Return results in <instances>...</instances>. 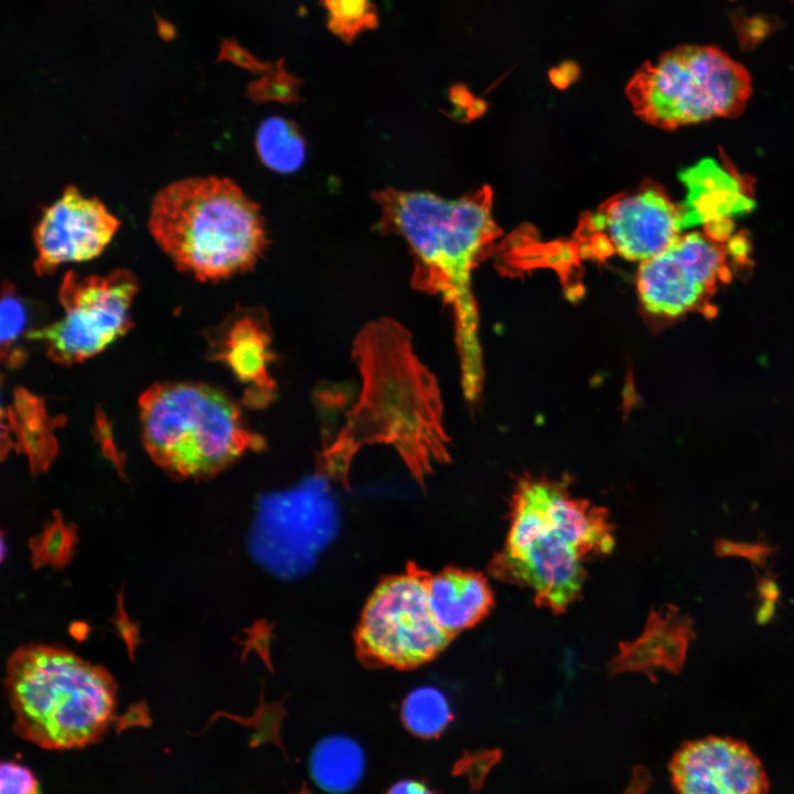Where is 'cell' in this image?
I'll list each match as a JSON object with an SVG mask.
<instances>
[{"instance_id":"27","label":"cell","mask_w":794,"mask_h":794,"mask_svg":"<svg viewBox=\"0 0 794 794\" xmlns=\"http://www.w3.org/2000/svg\"><path fill=\"white\" fill-rule=\"evenodd\" d=\"M386 794H434L423 782L418 780H400L393 784Z\"/></svg>"},{"instance_id":"12","label":"cell","mask_w":794,"mask_h":794,"mask_svg":"<svg viewBox=\"0 0 794 794\" xmlns=\"http://www.w3.org/2000/svg\"><path fill=\"white\" fill-rule=\"evenodd\" d=\"M684 206L658 185L618 195L586 222L592 248L631 261H646L669 247L688 226Z\"/></svg>"},{"instance_id":"22","label":"cell","mask_w":794,"mask_h":794,"mask_svg":"<svg viewBox=\"0 0 794 794\" xmlns=\"http://www.w3.org/2000/svg\"><path fill=\"white\" fill-rule=\"evenodd\" d=\"M26 324V308L11 282L2 283L0 307L1 360L9 367L23 363L25 354L18 348V340Z\"/></svg>"},{"instance_id":"19","label":"cell","mask_w":794,"mask_h":794,"mask_svg":"<svg viewBox=\"0 0 794 794\" xmlns=\"http://www.w3.org/2000/svg\"><path fill=\"white\" fill-rule=\"evenodd\" d=\"M256 151L261 162L278 173H292L305 160V142L290 120L272 116L258 127Z\"/></svg>"},{"instance_id":"18","label":"cell","mask_w":794,"mask_h":794,"mask_svg":"<svg viewBox=\"0 0 794 794\" xmlns=\"http://www.w3.org/2000/svg\"><path fill=\"white\" fill-rule=\"evenodd\" d=\"M366 757L361 744L344 734H332L313 748L309 770L318 787L330 794H345L362 781Z\"/></svg>"},{"instance_id":"25","label":"cell","mask_w":794,"mask_h":794,"mask_svg":"<svg viewBox=\"0 0 794 794\" xmlns=\"http://www.w3.org/2000/svg\"><path fill=\"white\" fill-rule=\"evenodd\" d=\"M0 794H40V785L29 768L15 761H3Z\"/></svg>"},{"instance_id":"21","label":"cell","mask_w":794,"mask_h":794,"mask_svg":"<svg viewBox=\"0 0 794 794\" xmlns=\"http://www.w3.org/2000/svg\"><path fill=\"white\" fill-rule=\"evenodd\" d=\"M406 728L420 738L439 736L450 723L452 712L446 696L434 687L410 691L401 706Z\"/></svg>"},{"instance_id":"20","label":"cell","mask_w":794,"mask_h":794,"mask_svg":"<svg viewBox=\"0 0 794 794\" xmlns=\"http://www.w3.org/2000/svg\"><path fill=\"white\" fill-rule=\"evenodd\" d=\"M676 626L654 619L644 636L634 645L625 647L619 656V666L647 668L655 665L678 664L686 642L680 629Z\"/></svg>"},{"instance_id":"16","label":"cell","mask_w":794,"mask_h":794,"mask_svg":"<svg viewBox=\"0 0 794 794\" xmlns=\"http://www.w3.org/2000/svg\"><path fill=\"white\" fill-rule=\"evenodd\" d=\"M43 399L18 388L12 404L2 409V452L15 449L26 455L34 473L46 470L57 452L55 428Z\"/></svg>"},{"instance_id":"9","label":"cell","mask_w":794,"mask_h":794,"mask_svg":"<svg viewBox=\"0 0 794 794\" xmlns=\"http://www.w3.org/2000/svg\"><path fill=\"white\" fill-rule=\"evenodd\" d=\"M682 234L669 247L641 262L636 290L643 309L672 320L705 309L732 273V244L727 225Z\"/></svg>"},{"instance_id":"26","label":"cell","mask_w":794,"mask_h":794,"mask_svg":"<svg viewBox=\"0 0 794 794\" xmlns=\"http://www.w3.org/2000/svg\"><path fill=\"white\" fill-rule=\"evenodd\" d=\"M500 750H484L469 754L458 763L459 773L468 775L470 784L479 790L489 771L500 761Z\"/></svg>"},{"instance_id":"7","label":"cell","mask_w":794,"mask_h":794,"mask_svg":"<svg viewBox=\"0 0 794 794\" xmlns=\"http://www.w3.org/2000/svg\"><path fill=\"white\" fill-rule=\"evenodd\" d=\"M138 289L136 276L124 268L83 278L68 271L58 290L62 318L31 330L28 337L44 343L54 362L66 365L84 362L131 326V307Z\"/></svg>"},{"instance_id":"3","label":"cell","mask_w":794,"mask_h":794,"mask_svg":"<svg viewBox=\"0 0 794 794\" xmlns=\"http://www.w3.org/2000/svg\"><path fill=\"white\" fill-rule=\"evenodd\" d=\"M148 227L176 269L203 282L251 270L268 245L258 204L234 181L215 175L161 189Z\"/></svg>"},{"instance_id":"13","label":"cell","mask_w":794,"mask_h":794,"mask_svg":"<svg viewBox=\"0 0 794 794\" xmlns=\"http://www.w3.org/2000/svg\"><path fill=\"white\" fill-rule=\"evenodd\" d=\"M98 197H88L74 185L46 207L33 230L39 276L53 273L61 265L98 257L120 227Z\"/></svg>"},{"instance_id":"15","label":"cell","mask_w":794,"mask_h":794,"mask_svg":"<svg viewBox=\"0 0 794 794\" xmlns=\"http://www.w3.org/2000/svg\"><path fill=\"white\" fill-rule=\"evenodd\" d=\"M677 794H766L760 760L743 743L709 737L680 747L670 762Z\"/></svg>"},{"instance_id":"11","label":"cell","mask_w":794,"mask_h":794,"mask_svg":"<svg viewBox=\"0 0 794 794\" xmlns=\"http://www.w3.org/2000/svg\"><path fill=\"white\" fill-rule=\"evenodd\" d=\"M336 528L328 483L312 476L292 490L260 500L249 547L269 571L291 578L309 570Z\"/></svg>"},{"instance_id":"28","label":"cell","mask_w":794,"mask_h":794,"mask_svg":"<svg viewBox=\"0 0 794 794\" xmlns=\"http://www.w3.org/2000/svg\"><path fill=\"white\" fill-rule=\"evenodd\" d=\"M650 783V774L644 768L634 769L631 782L623 794H644Z\"/></svg>"},{"instance_id":"5","label":"cell","mask_w":794,"mask_h":794,"mask_svg":"<svg viewBox=\"0 0 794 794\" xmlns=\"http://www.w3.org/2000/svg\"><path fill=\"white\" fill-rule=\"evenodd\" d=\"M139 412L147 452L175 478L213 476L248 450L265 447L246 427L239 407L205 384H155L141 395Z\"/></svg>"},{"instance_id":"17","label":"cell","mask_w":794,"mask_h":794,"mask_svg":"<svg viewBox=\"0 0 794 794\" xmlns=\"http://www.w3.org/2000/svg\"><path fill=\"white\" fill-rule=\"evenodd\" d=\"M427 593L434 620L450 636L475 624L493 602L482 576L454 569L427 577Z\"/></svg>"},{"instance_id":"10","label":"cell","mask_w":794,"mask_h":794,"mask_svg":"<svg viewBox=\"0 0 794 794\" xmlns=\"http://www.w3.org/2000/svg\"><path fill=\"white\" fill-rule=\"evenodd\" d=\"M356 641L371 662L410 668L432 659L450 641L434 620L427 577L416 570L379 583L364 607Z\"/></svg>"},{"instance_id":"6","label":"cell","mask_w":794,"mask_h":794,"mask_svg":"<svg viewBox=\"0 0 794 794\" xmlns=\"http://www.w3.org/2000/svg\"><path fill=\"white\" fill-rule=\"evenodd\" d=\"M752 92L748 71L712 45L686 44L646 62L627 85L635 112L675 129L742 112Z\"/></svg>"},{"instance_id":"8","label":"cell","mask_w":794,"mask_h":794,"mask_svg":"<svg viewBox=\"0 0 794 794\" xmlns=\"http://www.w3.org/2000/svg\"><path fill=\"white\" fill-rule=\"evenodd\" d=\"M582 556L549 525L527 480H521L506 547L495 558L493 573L529 587L540 604L560 611L581 590Z\"/></svg>"},{"instance_id":"1","label":"cell","mask_w":794,"mask_h":794,"mask_svg":"<svg viewBox=\"0 0 794 794\" xmlns=\"http://www.w3.org/2000/svg\"><path fill=\"white\" fill-rule=\"evenodd\" d=\"M352 356L362 377L361 395L340 432L323 446L321 471L345 484L355 453L366 444L386 443L422 483L450 458L434 376L415 354L407 329L389 318L361 329Z\"/></svg>"},{"instance_id":"14","label":"cell","mask_w":794,"mask_h":794,"mask_svg":"<svg viewBox=\"0 0 794 794\" xmlns=\"http://www.w3.org/2000/svg\"><path fill=\"white\" fill-rule=\"evenodd\" d=\"M205 336L210 358L224 364L245 386L246 406L258 409L273 401L277 388L269 371L276 356L265 309L237 307Z\"/></svg>"},{"instance_id":"4","label":"cell","mask_w":794,"mask_h":794,"mask_svg":"<svg viewBox=\"0 0 794 794\" xmlns=\"http://www.w3.org/2000/svg\"><path fill=\"white\" fill-rule=\"evenodd\" d=\"M4 687L15 732L45 749L87 745L115 716L117 685L110 673L62 646L19 647L9 657Z\"/></svg>"},{"instance_id":"23","label":"cell","mask_w":794,"mask_h":794,"mask_svg":"<svg viewBox=\"0 0 794 794\" xmlns=\"http://www.w3.org/2000/svg\"><path fill=\"white\" fill-rule=\"evenodd\" d=\"M329 14V28L351 42L360 32L377 24V13L371 0H322Z\"/></svg>"},{"instance_id":"2","label":"cell","mask_w":794,"mask_h":794,"mask_svg":"<svg viewBox=\"0 0 794 794\" xmlns=\"http://www.w3.org/2000/svg\"><path fill=\"white\" fill-rule=\"evenodd\" d=\"M380 210L377 230L407 243L412 258L411 285L440 294L452 308L462 369V386L474 398L483 368L472 272L498 234L487 187L455 200L429 192L387 187L373 194Z\"/></svg>"},{"instance_id":"24","label":"cell","mask_w":794,"mask_h":794,"mask_svg":"<svg viewBox=\"0 0 794 794\" xmlns=\"http://www.w3.org/2000/svg\"><path fill=\"white\" fill-rule=\"evenodd\" d=\"M74 540V529L56 514L32 544L34 564L52 566L65 564L72 554Z\"/></svg>"}]
</instances>
